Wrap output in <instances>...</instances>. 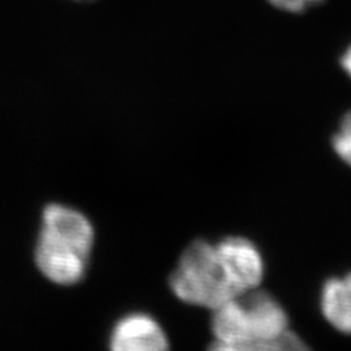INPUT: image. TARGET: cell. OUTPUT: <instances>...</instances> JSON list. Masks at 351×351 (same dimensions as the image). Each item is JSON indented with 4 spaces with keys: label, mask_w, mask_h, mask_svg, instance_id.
<instances>
[{
    "label": "cell",
    "mask_w": 351,
    "mask_h": 351,
    "mask_svg": "<svg viewBox=\"0 0 351 351\" xmlns=\"http://www.w3.org/2000/svg\"><path fill=\"white\" fill-rule=\"evenodd\" d=\"M94 246V227L81 211L53 204L43 213L36 262L44 277L60 285L80 282Z\"/></svg>",
    "instance_id": "6da1fadb"
},
{
    "label": "cell",
    "mask_w": 351,
    "mask_h": 351,
    "mask_svg": "<svg viewBox=\"0 0 351 351\" xmlns=\"http://www.w3.org/2000/svg\"><path fill=\"white\" fill-rule=\"evenodd\" d=\"M215 341L250 344L268 341L289 329V315L281 303L259 289L240 294L211 311Z\"/></svg>",
    "instance_id": "7a4b0ae2"
},
{
    "label": "cell",
    "mask_w": 351,
    "mask_h": 351,
    "mask_svg": "<svg viewBox=\"0 0 351 351\" xmlns=\"http://www.w3.org/2000/svg\"><path fill=\"white\" fill-rule=\"evenodd\" d=\"M169 284L180 302L210 311L237 298L228 285L215 245L202 239L192 241L183 250Z\"/></svg>",
    "instance_id": "3957f363"
},
{
    "label": "cell",
    "mask_w": 351,
    "mask_h": 351,
    "mask_svg": "<svg viewBox=\"0 0 351 351\" xmlns=\"http://www.w3.org/2000/svg\"><path fill=\"white\" fill-rule=\"evenodd\" d=\"M228 285L236 295L259 289L265 263L255 243L246 237L230 236L215 243Z\"/></svg>",
    "instance_id": "277c9868"
},
{
    "label": "cell",
    "mask_w": 351,
    "mask_h": 351,
    "mask_svg": "<svg viewBox=\"0 0 351 351\" xmlns=\"http://www.w3.org/2000/svg\"><path fill=\"white\" fill-rule=\"evenodd\" d=\"M110 351H170L166 331L156 317L129 313L120 317L110 334Z\"/></svg>",
    "instance_id": "5b68a950"
},
{
    "label": "cell",
    "mask_w": 351,
    "mask_h": 351,
    "mask_svg": "<svg viewBox=\"0 0 351 351\" xmlns=\"http://www.w3.org/2000/svg\"><path fill=\"white\" fill-rule=\"evenodd\" d=\"M321 312L337 331L351 335V272L325 281L321 290Z\"/></svg>",
    "instance_id": "8992f818"
},
{
    "label": "cell",
    "mask_w": 351,
    "mask_h": 351,
    "mask_svg": "<svg viewBox=\"0 0 351 351\" xmlns=\"http://www.w3.org/2000/svg\"><path fill=\"white\" fill-rule=\"evenodd\" d=\"M208 351H312L303 339L290 329L268 341L250 344H228L214 341Z\"/></svg>",
    "instance_id": "52a82bcc"
},
{
    "label": "cell",
    "mask_w": 351,
    "mask_h": 351,
    "mask_svg": "<svg viewBox=\"0 0 351 351\" xmlns=\"http://www.w3.org/2000/svg\"><path fill=\"white\" fill-rule=\"evenodd\" d=\"M332 148L337 156L351 167V110L339 122L338 130L332 136Z\"/></svg>",
    "instance_id": "ba28073f"
},
{
    "label": "cell",
    "mask_w": 351,
    "mask_h": 351,
    "mask_svg": "<svg viewBox=\"0 0 351 351\" xmlns=\"http://www.w3.org/2000/svg\"><path fill=\"white\" fill-rule=\"evenodd\" d=\"M267 2L281 12L304 14L307 10L319 6L325 0H267Z\"/></svg>",
    "instance_id": "9c48e42d"
},
{
    "label": "cell",
    "mask_w": 351,
    "mask_h": 351,
    "mask_svg": "<svg viewBox=\"0 0 351 351\" xmlns=\"http://www.w3.org/2000/svg\"><path fill=\"white\" fill-rule=\"evenodd\" d=\"M339 64H341L343 71L347 73V76L351 80V44L343 51L341 58H339Z\"/></svg>",
    "instance_id": "30bf717a"
}]
</instances>
